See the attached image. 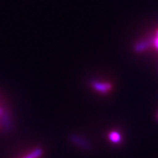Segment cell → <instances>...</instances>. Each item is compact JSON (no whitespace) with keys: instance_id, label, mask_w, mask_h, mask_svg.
Wrapping results in <instances>:
<instances>
[{"instance_id":"9c48e42d","label":"cell","mask_w":158,"mask_h":158,"mask_svg":"<svg viewBox=\"0 0 158 158\" xmlns=\"http://www.w3.org/2000/svg\"><path fill=\"white\" fill-rule=\"evenodd\" d=\"M157 117H158V114H157Z\"/></svg>"},{"instance_id":"52a82bcc","label":"cell","mask_w":158,"mask_h":158,"mask_svg":"<svg viewBox=\"0 0 158 158\" xmlns=\"http://www.w3.org/2000/svg\"><path fill=\"white\" fill-rule=\"evenodd\" d=\"M152 45L158 51V29L156 31L155 37L152 39Z\"/></svg>"},{"instance_id":"3957f363","label":"cell","mask_w":158,"mask_h":158,"mask_svg":"<svg viewBox=\"0 0 158 158\" xmlns=\"http://www.w3.org/2000/svg\"><path fill=\"white\" fill-rule=\"evenodd\" d=\"M0 118H1L2 125L5 130L7 132L11 131L13 129V123H12L10 115L8 112L7 110H3L2 114H0Z\"/></svg>"},{"instance_id":"7a4b0ae2","label":"cell","mask_w":158,"mask_h":158,"mask_svg":"<svg viewBox=\"0 0 158 158\" xmlns=\"http://www.w3.org/2000/svg\"><path fill=\"white\" fill-rule=\"evenodd\" d=\"M92 88L94 89L96 92H100L102 94L108 93L112 89V84L108 82L99 81H93L91 83Z\"/></svg>"},{"instance_id":"277c9868","label":"cell","mask_w":158,"mask_h":158,"mask_svg":"<svg viewBox=\"0 0 158 158\" xmlns=\"http://www.w3.org/2000/svg\"><path fill=\"white\" fill-rule=\"evenodd\" d=\"M152 45V39L143 40L136 43L134 46V50L137 53H141L147 51Z\"/></svg>"},{"instance_id":"5b68a950","label":"cell","mask_w":158,"mask_h":158,"mask_svg":"<svg viewBox=\"0 0 158 158\" xmlns=\"http://www.w3.org/2000/svg\"><path fill=\"white\" fill-rule=\"evenodd\" d=\"M108 139L114 143H120L122 141L121 134L117 131H111L108 133Z\"/></svg>"},{"instance_id":"6da1fadb","label":"cell","mask_w":158,"mask_h":158,"mask_svg":"<svg viewBox=\"0 0 158 158\" xmlns=\"http://www.w3.org/2000/svg\"><path fill=\"white\" fill-rule=\"evenodd\" d=\"M70 142L75 146L84 149L85 151H89L92 149V144L87 139L78 135V134H72L70 135Z\"/></svg>"},{"instance_id":"ba28073f","label":"cell","mask_w":158,"mask_h":158,"mask_svg":"<svg viewBox=\"0 0 158 158\" xmlns=\"http://www.w3.org/2000/svg\"><path fill=\"white\" fill-rule=\"evenodd\" d=\"M2 110H3L2 108H0V114H2Z\"/></svg>"},{"instance_id":"8992f818","label":"cell","mask_w":158,"mask_h":158,"mask_svg":"<svg viewBox=\"0 0 158 158\" xmlns=\"http://www.w3.org/2000/svg\"><path fill=\"white\" fill-rule=\"evenodd\" d=\"M43 155V149L41 148H37L34 151L29 154L27 157L24 158H38Z\"/></svg>"}]
</instances>
